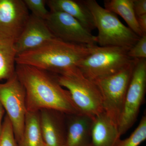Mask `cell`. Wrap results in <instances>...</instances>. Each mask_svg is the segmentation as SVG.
Returning <instances> with one entry per match:
<instances>
[{
  "instance_id": "obj_10",
  "label": "cell",
  "mask_w": 146,
  "mask_h": 146,
  "mask_svg": "<svg viewBox=\"0 0 146 146\" xmlns=\"http://www.w3.org/2000/svg\"><path fill=\"white\" fill-rule=\"evenodd\" d=\"M45 21L50 31L56 39L73 44L96 45V36L76 19L67 13L50 11Z\"/></svg>"
},
{
  "instance_id": "obj_2",
  "label": "cell",
  "mask_w": 146,
  "mask_h": 146,
  "mask_svg": "<svg viewBox=\"0 0 146 146\" xmlns=\"http://www.w3.org/2000/svg\"><path fill=\"white\" fill-rule=\"evenodd\" d=\"M93 46L68 43L54 38L36 48L17 55L16 64L63 75L78 68L80 61L91 52Z\"/></svg>"
},
{
  "instance_id": "obj_15",
  "label": "cell",
  "mask_w": 146,
  "mask_h": 146,
  "mask_svg": "<svg viewBox=\"0 0 146 146\" xmlns=\"http://www.w3.org/2000/svg\"><path fill=\"white\" fill-rule=\"evenodd\" d=\"M46 4L50 11L63 12L72 16L91 32L96 29L93 16L83 0H48Z\"/></svg>"
},
{
  "instance_id": "obj_21",
  "label": "cell",
  "mask_w": 146,
  "mask_h": 146,
  "mask_svg": "<svg viewBox=\"0 0 146 146\" xmlns=\"http://www.w3.org/2000/svg\"><path fill=\"white\" fill-rule=\"evenodd\" d=\"M28 9L33 15L44 20L46 19L50 11L46 7V1L45 0H24Z\"/></svg>"
},
{
  "instance_id": "obj_12",
  "label": "cell",
  "mask_w": 146,
  "mask_h": 146,
  "mask_svg": "<svg viewBox=\"0 0 146 146\" xmlns=\"http://www.w3.org/2000/svg\"><path fill=\"white\" fill-rule=\"evenodd\" d=\"M60 113L46 110L39 112L42 137L47 146H65L66 129Z\"/></svg>"
},
{
  "instance_id": "obj_18",
  "label": "cell",
  "mask_w": 146,
  "mask_h": 146,
  "mask_svg": "<svg viewBox=\"0 0 146 146\" xmlns=\"http://www.w3.org/2000/svg\"><path fill=\"white\" fill-rule=\"evenodd\" d=\"M17 55L14 45L0 42V82L7 80L16 74Z\"/></svg>"
},
{
  "instance_id": "obj_25",
  "label": "cell",
  "mask_w": 146,
  "mask_h": 146,
  "mask_svg": "<svg viewBox=\"0 0 146 146\" xmlns=\"http://www.w3.org/2000/svg\"><path fill=\"white\" fill-rule=\"evenodd\" d=\"M5 112V110L3 107L1 103L0 102V134L1 132L2 128L3 118Z\"/></svg>"
},
{
  "instance_id": "obj_22",
  "label": "cell",
  "mask_w": 146,
  "mask_h": 146,
  "mask_svg": "<svg viewBox=\"0 0 146 146\" xmlns=\"http://www.w3.org/2000/svg\"><path fill=\"white\" fill-rule=\"evenodd\" d=\"M128 54L131 58H146V35L140 37L137 43L129 50Z\"/></svg>"
},
{
  "instance_id": "obj_19",
  "label": "cell",
  "mask_w": 146,
  "mask_h": 146,
  "mask_svg": "<svg viewBox=\"0 0 146 146\" xmlns=\"http://www.w3.org/2000/svg\"><path fill=\"white\" fill-rule=\"evenodd\" d=\"M146 139V115H144L138 126L128 138L120 140L117 146H139Z\"/></svg>"
},
{
  "instance_id": "obj_8",
  "label": "cell",
  "mask_w": 146,
  "mask_h": 146,
  "mask_svg": "<svg viewBox=\"0 0 146 146\" xmlns=\"http://www.w3.org/2000/svg\"><path fill=\"white\" fill-rule=\"evenodd\" d=\"M146 90V59H138L125 101L118 129L122 136L136 122Z\"/></svg>"
},
{
  "instance_id": "obj_14",
  "label": "cell",
  "mask_w": 146,
  "mask_h": 146,
  "mask_svg": "<svg viewBox=\"0 0 146 146\" xmlns=\"http://www.w3.org/2000/svg\"><path fill=\"white\" fill-rule=\"evenodd\" d=\"M117 126L104 112L93 119L91 146H117L121 140Z\"/></svg>"
},
{
  "instance_id": "obj_6",
  "label": "cell",
  "mask_w": 146,
  "mask_h": 146,
  "mask_svg": "<svg viewBox=\"0 0 146 146\" xmlns=\"http://www.w3.org/2000/svg\"><path fill=\"white\" fill-rule=\"evenodd\" d=\"M137 59L118 72L93 80L100 91L104 112L118 127Z\"/></svg>"
},
{
  "instance_id": "obj_5",
  "label": "cell",
  "mask_w": 146,
  "mask_h": 146,
  "mask_svg": "<svg viewBox=\"0 0 146 146\" xmlns=\"http://www.w3.org/2000/svg\"><path fill=\"white\" fill-rule=\"evenodd\" d=\"M55 75L58 83L69 91L82 113L94 118L104 112L98 87L94 81L85 77L78 68L67 74Z\"/></svg>"
},
{
  "instance_id": "obj_9",
  "label": "cell",
  "mask_w": 146,
  "mask_h": 146,
  "mask_svg": "<svg viewBox=\"0 0 146 146\" xmlns=\"http://www.w3.org/2000/svg\"><path fill=\"white\" fill-rule=\"evenodd\" d=\"M30 15L24 0H0V42L14 45Z\"/></svg>"
},
{
  "instance_id": "obj_16",
  "label": "cell",
  "mask_w": 146,
  "mask_h": 146,
  "mask_svg": "<svg viewBox=\"0 0 146 146\" xmlns=\"http://www.w3.org/2000/svg\"><path fill=\"white\" fill-rule=\"evenodd\" d=\"M105 9L119 15L124 20L128 27L140 37L143 36L137 23L133 7V0H106Z\"/></svg>"
},
{
  "instance_id": "obj_26",
  "label": "cell",
  "mask_w": 146,
  "mask_h": 146,
  "mask_svg": "<svg viewBox=\"0 0 146 146\" xmlns=\"http://www.w3.org/2000/svg\"><path fill=\"white\" fill-rule=\"evenodd\" d=\"M44 146H47L46 145H45V144H44Z\"/></svg>"
},
{
  "instance_id": "obj_23",
  "label": "cell",
  "mask_w": 146,
  "mask_h": 146,
  "mask_svg": "<svg viewBox=\"0 0 146 146\" xmlns=\"http://www.w3.org/2000/svg\"><path fill=\"white\" fill-rule=\"evenodd\" d=\"M133 7L136 17L146 14V0H133Z\"/></svg>"
},
{
  "instance_id": "obj_17",
  "label": "cell",
  "mask_w": 146,
  "mask_h": 146,
  "mask_svg": "<svg viewBox=\"0 0 146 146\" xmlns=\"http://www.w3.org/2000/svg\"><path fill=\"white\" fill-rule=\"evenodd\" d=\"M39 112H27L23 133L18 146H44Z\"/></svg>"
},
{
  "instance_id": "obj_7",
  "label": "cell",
  "mask_w": 146,
  "mask_h": 146,
  "mask_svg": "<svg viewBox=\"0 0 146 146\" xmlns=\"http://www.w3.org/2000/svg\"><path fill=\"white\" fill-rule=\"evenodd\" d=\"M0 102L12 124L18 144L23 133L27 110L25 90L16 73L5 83H0Z\"/></svg>"
},
{
  "instance_id": "obj_4",
  "label": "cell",
  "mask_w": 146,
  "mask_h": 146,
  "mask_svg": "<svg viewBox=\"0 0 146 146\" xmlns=\"http://www.w3.org/2000/svg\"><path fill=\"white\" fill-rule=\"evenodd\" d=\"M129 49L119 46H92L91 52L80 61L78 68L86 78L92 80L118 72L136 58L128 54Z\"/></svg>"
},
{
  "instance_id": "obj_1",
  "label": "cell",
  "mask_w": 146,
  "mask_h": 146,
  "mask_svg": "<svg viewBox=\"0 0 146 146\" xmlns=\"http://www.w3.org/2000/svg\"><path fill=\"white\" fill-rule=\"evenodd\" d=\"M16 75L26 92L27 112L52 110L67 115L82 113L70 94L54 74L39 68L16 64Z\"/></svg>"
},
{
  "instance_id": "obj_24",
  "label": "cell",
  "mask_w": 146,
  "mask_h": 146,
  "mask_svg": "<svg viewBox=\"0 0 146 146\" xmlns=\"http://www.w3.org/2000/svg\"><path fill=\"white\" fill-rule=\"evenodd\" d=\"M137 23L143 35H146V14L136 17Z\"/></svg>"
},
{
  "instance_id": "obj_13",
  "label": "cell",
  "mask_w": 146,
  "mask_h": 146,
  "mask_svg": "<svg viewBox=\"0 0 146 146\" xmlns=\"http://www.w3.org/2000/svg\"><path fill=\"white\" fill-rule=\"evenodd\" d=\"M68 115L65 146H91L94 118L83 113Z\"/></svg>"
},
{
  "instance_id": "obj_20",
  "label": "cell",
  "mask_w": 146,
  "mask_h": 146,
  "mask_svg": "<svg viewBox=\"0 0 146 146\" xmlns=\"http://www.w3.org/2000/svg\"><path fill=\"white\" fill-rule=\"evenodd\" d=\"M0 146H18L12 124L7 115L3 122L1 132L0 134Z\"/></svg>"
},
{
  "instance_id": "obj_3",
  "label": "cell",
  "mask_w": 146,
  "mask_h": 146,
  "mask_svg": "<svg viewBox=\"0 0 146 146\" xmlns=\"http://www.w3.org/2000/svg\"><path fill=\"white\" fill-rule=\"evenodd\" d=\"M94 18L100 46H119L130 49L140 36L125 26L115 13L102 7L95 0H83Z\"/></svg>"
},
{
  "instance_id": "obj_11",
  "label": "cell",
  "mask_w": 146,
  "mask_h": 146,
  "mask_svg": "<svg viewBox=\"0 0 146 146\" xmlns=\"http://www.w3.org/2000/svg\"><path fill=\"white\" fill-rule=\"evenodd\" d=\"M54 38H55L44 20L31 13L21 36L14 44V48L19 54L36 48Z\"/></svg>"
}]
</instances>
